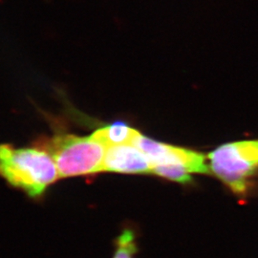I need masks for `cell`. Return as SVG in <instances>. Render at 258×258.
Returning <instances> with one entry per match:
<instances>
[{
  "label": "cell",
  "instance_id": "cell-1",
  "mask_svg": "<svg viewBox=\"0 0 258 258\" xmlns=\"http://www.w3.org/2000/svg\"><path fill=\"white\" fill-rule=\"evenodd\" d=\"M0 176L32 198L40 197L60 178L55 161L42 147L5 143L0 144Z\"/></svg>",
  "mask_w": 258,
  "mask_h": 258
},
{
  "label": "cell",
  "instance_id": "cell-2",
  "mask_svg": "<svg viewBox=\"0 0 258 258\" xmlns=\"http://www.w3.org/2000/svg\"><path fill=\"white\" fill-rule=\"evenodd\" d=\"M37 146L52 156L61 178L88 176L101 172L109 146L101 128L87 137L58 134L50 139L39 140Z\"/></svg>",
  "mask_w": 258,
  "mask_h": 258
},
{
  "label": "cell",
  "instance_id": "cell-3",
  "mask_svg": "<svg viewBox=\"0 0 258 258\" xmlns=\"http://www.w3.org/2000/svg\"><path fill=\"white\" fill-rule=\"evenodd\" d=\"M209 168L237 194L246 195L258 171V140L222 144L207 156Z\"/></svg>",
  "mask_w": 258,
  "mask_h": 258
},
{
  "label": "cell",
  "instance_id": "cell-4",
  "mask_svg": "<svg viewBox=\"0 0 258 258\" xmlns=\"http://www.w3.org/2000/svg\"><path fill=\"white\" fill-rule=\"evenodd\" d=\"M132 143L147 156L153 168L155 166H169L184 169L190 173L207 174L209 172L206 156L200 152L154 141L139 131Z\"/></svg>",
  "mask_w": 258,
  "mask_h": 258
},
{
  "label": "cell",
  "instance_id": "cell-5",
  "mask_svg": "<svg viewBox=\"0 0 258 258\" xmlns=\"http://www.w3.org/2000/svg\"><path fill=\"white\" fill-rule=\"evenodd\" d=\"M126 174L152 173L153 166L147 156L133 143L114 144L108 146L101 172Z\"/></svg>",
  "mask_w": 258,
  "mask_h": 258
},
{
  "label": "cell",
  "instance_id": "cell-6",
  "mask_svg": "<svg viewBox=\"0 0 258 258\" xmlns=\"http://www.w3.org/2000/svg\"><path fill=\"white\" fill-rule=\"evenodd\" d=\"M108 146L123 143H132V141L138 130L130 127L123 121H116L112 124L101 128Z\"/></svg>",
  "mask_w": 258,
  "mask_h": 258
},
{
  "label": "cell",
  "instance_id": "cell-7",
  "mask_svg": "<svg viewBox=\"0 0 258 258\" xmlns=\"http://www.w3.org/2000/svg\"><path fill=\"white\" fill-rule=\"evenodd\" d=\"M138 251L132 229H123L116 240V251L112 258H134Z\"/></svg>",
  "mask_w": 258,
  "mask_h": 258
},
{
  "label": "cell",
  "instance_id": "cell-8",
  "mask_svg": "<svg viewBox=\"0 0 258 258\" xmlns=\"http://www.w3.org/2000/svg\"><path fill=\"white\" fill-rule=\"evenodd\" d=\"M152 173L160 176L162 178L177 182L179 184H187L192 183V177L190 176V172L184 169L176 168V167L169 166H155L153 168Z\"/></svg>",
  "mask_w": 258,
  "mask_h": 258
}]
</instances>
